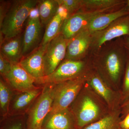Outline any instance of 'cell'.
Masks as SVG:
<instances>
[{"label":"cell","mask_w":129,"mask_h":129,"mask_svg":"<svg viewBox=\"0 0 129 129\" xmlns=\"http://www.w3.org/2000/svg\"><path fill=\"white\" fill-rule=\"evenodd\" d=\"M43 86L28 91H14L9 110V115H26L30 108L41 94Z\"/></svg>","instance_id":"12"},{"label":"cell","mask_w":129,"mask_h":129,"mask_svg":"<svg viewBox=\"0 0 129 129\" xmlns=\"http://www.w3.org/2000/svg\"><path fill=\"white\" fill-rule=\"evenodd\" d=\"M88 74L78 78L54 84L53 103L49 113L69 108L85 85Z\"/></svg>","instance_id":"5"},{"label":"cell","mask_w":129,"mask_h":129,"mask_svg":"<svg viewBox=\"0 0 129 129\" xmlns=\"http://www.w3.org/2000/svg\"><path fill=\"white\" fill-rule=\"evenodd\" d=\"M46 46L40 45L19 63L36 80L45 76L44 56Z\"/></svg>","instance_id":"15"},{"label":"cell","mask_w":129,"mask_h":129,"mask_svg":"<svg viewBox=\"0 0 129 129\" xmlns=\"http://www.w3.org/2000/svg\"><path fill=\"white\" fill-rule=\"evenodd\" d=\"M121 104L129 97V59L127 61L123 78L119 91Z\"/></svg>","instance_id":"26"},{"label":"cell","mask_w":129,"mask_h":129,"mask_svg":"<svg viewBox=\"0 0 129 129\" xmlns=\"http://www.w3.org/2000/svg\"><path fill=\"white\" fill-rule=\"evenodd\" d=\"M92 53L93 68L111 88L119 92L126 66L120 42L116 40Z\"/></svg>","instance_id":"1"},{"label":"cell","mask_w":129,"mask_h":129,"mask_svg":"<svg viewBox=\"0 0 129 129\" xmlns=\"http://www.w3.org/2000/svg\"><path fill=\"white\" fill-rule=\"evenodd\" d=\"M26 115L11 116L1 119V129H26Z\"/></svg>","instance_id":"24"},{"label":"cell","mask_w":129,"mask_h":129,"mask_svg":"<svg viewBox=\"0 0 129 129\" xmlns=\"http://www.w3.org/2000/svg\"><path fill=\"white\" fill-rule=\"evenodd\" d=\"M126 3H127V8H128V10L129 11V0H128L126 2Z\"/></svg>","instance_id":"31"},{"label":"cell","mask_w":129,"mask_h":129,"mask_svg":"<svg viewBox=\"0 0 129 129\" xmlns=\"http://www.w3.org/2000/svg\"></svg>","instance_id":"33"},{"label":"cell","mask_w":129,"mask_h":129,"mask_svg":"<svg viewBox=\"0 0 129 129\" xmlns=\"http://www.w3.org/2000/svg\"><path fill=\"white\" fill-rule=\"evenodd\" d=\"M120 126L122 129H129V114L121 120Z\"/></svg>","instance_id":"30"},{"label":"cell","mask_w":129,"mask_h":129,"mask_svg":"<svg viewBox=\"0 0 129 129\" xmlns=\"http://www.w3.org/2000/svg\"><path fill=\"white\" fill-rule=\"evenodd\" d=\"M93 68L89 58L80 60L64 59L53 73L36 80L35 84H56L85 76Z\"/></svg>","instance_id":"4"},{"label":"cell","mask_w":129,"mask_h":129,"mask_svg":"<svg viewBox=\"0 0 129 129\" xmlns=\"http://www.w3.org/2000/svg\"><path fill=\"white\" fill-rule=\"evenodd\" d=\"M14 91L2 78L0 79L1 119L9 115V106Z\"/></svg>","instance_id":"23"},{"label":"cell","mask_w":129,"mask_h":129,"mask_svg":"<svg viewBox=\"0 0 129 129\" xmlns=\"http://www.w3.org/2000/svg\"><path fill=\"white\" fill-rule=\"evenodd\" d=\"M127 46H128L129 48V38H128V39H127Z\"/></svg>","instance_id":"32"},{"label":"cell","mask_w":129,"mask_h":129,"mask_svg":"<svg viewBox=\"0 0 129 129\" xmlns=\"http://www.w3.org/2000/svg\"><path fill=\"white\" fill-rule=\"evenodd\" d=\"M37 0H15L10 6L2 23L0 25V34L5 40L21 34L25 21L37 7Z\"/></svg>","instance_id":"3"},{"label":"cell","mask_w":129,"mask_h":129,"mask_svg":"<svg viewBox=\"0 0 129 129\" xmlns=\"http://www.w3.org/2000/svg\"><path fill=\"white\" fill-rule=\"evenodd\" d=\"M60 8L57 0L39 1L37 9L41 22L44 27H46L57 14Z\"/></svg>","instance_id":"20"},{"label":"cell","mask_w":129,"mask_h":129,"mask_svg":"<svg viewBox=\"0 0 129 129\" xmlns=\"http://www.w3.org/2000/svg\"><path fill=\"white\" fill-rule=\"evenodd\" d=\"M91 34L85 29L69 40L65 59L80 60L86 58L90 49Z\"/></svg>","instance_id":"14"},{"label":"cell","mask_w":129,"mask_h":129,"mask_svg":"<svg viewBox=\"0 0 129 129\" xmlns=\"http://www.w3.org/2000/svg\"><path fill=\"white\" fill-rule=\"evenodd\" d=\"M11 1H1L0 2V25L2 23L10 6Z\"/></svg>","instance_id":"28"},{"label":"cell","mask_w":129,"mask_h":129,"mask_svg":"<svg viewBox=\"0 0 129 129\" xmlns=\"http://www.w3.org/2000/svg\"><path fill=\"white\" fill-rule=\"evenodd\" d=\"M64 11L60 8L57 14L47 25L40 45H47L60 34L63 22L67 17V13H64Z\"/></svg>","instance_id":"19"},{"label":"cell","mask_w":129,"mask_h":129,"mask_svg":"<svg viewBox=\"0 0 129 129\" xmlns=\"http://www.w3.org/2000/svg\"><path fill=\"white\" fill-rule=\"evenodd\" d=\"M42 129H77L74 116L69 108L48 114Z\"/></svg>","instance_id":"16"},{"label":"cell","mask_w":129,"mask_h":129,"mask_svg":"<svg viewBox=\"0 0 129 129\" xmlns=\"http://www.w3.org/2000/svg\"><path fill=\"white\" fill-rule=\"evenodd\" d=\"M41 94L26 114V129H42L45 119L52 107L54 84L42 85Z\"/></svg>","instance_id":"6"},{"label":"cell","mask_w":129,"mask_h":129,"mask_svg":"<svg viewBox=\"0 0 129 129\" xmlns=\"http://www.w3.org/2000/svg\"><path fill=\"white\" fill-rule=\"evenodd\" d=\"M125 3L121 0H81L80 11L92 12L102 10H116Z\"/></svg>","instance_id":"21"},{"label":"cell","mask_w":129,"mask_h":129,"mask_svg":"<svg viewBox=\"0 0 129 129\" xmlns=\"http://www.w3.org/2000/svg\"><path fill=\"white\" fill-rule=\"evenodd\" d=\"M68 41L60 33L47 45L44 56L45 76L53 73L65 59Z\"/></svg>","instance_id":"8"},{"label":"cell","mask_w":129,"mask_h":129,"mask_svg":"<svg viewBox=\"0 0 129 129\" xmlns=\"http://www.w3.org/2000/svg\"><path fill=\"white\" fill-rule=\"evenodd\" d=\"M11 63L2 53L0 52V73L1 77L5 79L11 69Z\"/></svg>","instance_id":"27"},{"label":"cell","mask_w":129,"mask_h":129,"mask_svg":"<svg viewBox=\"0 0 129 129\" xmlns=\"http://www.w3.org/2000/svg\"><path fill=\"white\" fill-rule=\"evenodd\" d=\"M0 52L12 63H19L23 57L22 35L5 40L0 45Z\"/></svg>","instance_id":"18"},{"label":"cell","mask_w":129,"mask_h":129,"mask_svg":"<svg viewBox=\"0 0 129 129\" xmlns=\"http://www.w3.org/2000/svg\"><path fill=\"white\" fill-rule=\"evenodd\" d=\"M127 7L122 8L97 15L90 21L86 29L91 34L103 30L118 19L129 15V11Z\"/></svg>","instance_id":"17"},{"label":"cell","mask_w":129,"mask_h":129,"mask_svg":"<svg viewBox=\"0 0 129 129\" xmlns=\"http://www.w3.org/2000/svg\"><path fill=\"white\" fill-rule=\"evenodd\" d=\"M102 10L88 12L79 11L65 19L60 33L67 40H69L85 29L92 19L98 14L111 11Z\"/></svg>","instance_id":"10"},{"label":"cell","mask_w":129,"mask_h":129,"mask_svg":"<svg viewBox=\"0 0 129 129\" xmlns=\"http://www.w3.org/2000/svg\"><path fill=\"white\" fill-rule=\"evenodd\" d=\"M120 108L111 111L104 118L91 124L83 129H121Z\"/></svg>","instance_id":"22"},{"label":"cell","mask_w":129,"mask_h":129,"mask_svg":"<svg viewBox=\"0 0 129 129\" xmlns=\"http://www.w3.org/2000/svg\"><path fill=\"white\" fill-rule=\"evenodd\" d=\"M57 1L60 7L66 11L67 17L78 12L81 8V0H57Z\"/></svg>","instance_id":"25"},{"label":"cell","mask_w":129,"mask_h":129,"mask_svg":"<svg viewBox=\"0 0 129 129\" xmlns=\"http://www.w3.org/2000/svg\"><path fill=\"white\" fill-rule=\"evenodd\" d=\"M39 13L28 18L22 35L23 55L25 56L37 48L41 44L42 28Z\"/></svg>","instance_id":"11"},{"label":"cell","mask_w":129,"mask_h":129,"mask_svg":"<svg viewBox=\"0 0 129 129\" xmlns=\"http://www.w3.org/2000/svg\"><path fill=\"white\" fill-rule=\"evenodd\" d=\"M11 69L4 80L14 91H25L39 87L35 84L36 79L19 63H12Z\"/></svg>","instance_id":"13"},{"label":"cell","mask_w":129,"mask_h":129,"mask_svg":"<svg viewBox=\"0 0 129 129\" xmlns=\"http://www.w3.org/2000/svg\"><path fill=\"white\" fill-rule=\"evenodd\" d=\"M86 82L105 102L110 111L120 108L119 92L111 88L94 69L87 74Z\"/></svg>","instance_id":"9"},{"label":"cell","mask_w":129,"mask_h":129,"mask_svg":"<svg viewBox=\"0 0 129 129\" xmlns=\"http://www.w3.org/2000/svg\"><path fill=\"white\" fill-rule=\"evenodd\" d=\"M69 108L75 118L77 129H83L111 112L105 102L86 82Z\"/></svg>","instance_id":"2"},{"label":"cell","mask_w":129,"mask_h":129,"mask_svg":"<svg viewBox=\"0 0 129 129\" xmlns=\"http://www.w3.org/2000/svg\"><path fill=\"white\" fill-rule=\"evenodd\" d=\"M120 109L121 112L120 117L122 120L129 114V97L120 105Z\"/></svg>","instance_id":"29"},{"label":"cell","mask_w":129,"mask_h":129,"mask_svg":"<svg viewBox=\"0 0 129 129\" xmlns=\"http://www.w3.org/2000/svg\"><path fill=\"white\" fill-rule=\"evenodd\" d=\"M125 16L114 21L103 30L92 33L90 51L93 52L98 50L107 42L129 35V18Z\"/></svg>","instance_id":"7"}]
</instances>
